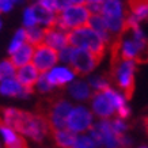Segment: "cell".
<instances>
[{
  "label": "cell",
  "instance_id": "cell-33",
  "mask_svg": "<svg viewBox=\"0 0 148 148\" xmlns=\"http://www.w3.org/2000/svg\"><path fill=\"white\" fill-rule=\"evenodd\" d=\"M102 5H103V1H98V0L86 1V7L88 8L91 15H101V12H102Z\"/></svg>",
  "mask_w": 148,
  "mask_h": 148
},
{
  "label": "cell",
  "instance_id": "cell-39",
  "mask_svg": "<svg viewBox=\"0 0 148 148\" xmlns=\"http://www.w3.org/2000/svg\"><path fill=\"white\" fill-rule=\"evenodd\" d=\"M140 148H148V147H140Z\"/></svg>",
  "mask_w": 148,
  "mask_h": 148
},
{
  "label": "cell",
  "instance_id": "cell-11",
  "mask_svg": "<svg viewBox=\"0 0 148 148\" xmlns=\"http://www.w3.org/2000/svg\"><path fill=\"white\" fill-rule=\"evenodd\" d=\"M91 109L94 112L95 116H98L102 120H108L110 117L114 116L117 112L112 101L105 92H94L91 97Z\"/></svg>",
  "mask_w": 148,
  "mask_h": 148
},
{
  "label": "cell",
  "instance_id": "cell-27",
  "mask_svg": "<svg viewBox=\"0 0 148 148\" xmlns=\"http://www.w3.org/2000/svg\"><path fill=\"white\" fill-rule=\"evenodd\" d=\"M88 84L91 88H94L95 92H105V91L110 88V80L108 76L105 75H95L88 79Z\"/></svg>",
  "mask_w": 148,
  "mask_h": 148
},
{
  "label": "cell",
  "instance_id": "cell-23",
  "mask_svg": "<svg viewBox=\"0 0 148 148\" xmlns=\"http://www.w3.org/2000/svg\"><path fill=\"white\" fill-rule=\"evenodd\" d=\"M0 137H1L3 143H4V147H10V145H12V144L18 143L19 139H21L22 136L19 135L15 129H12V128L0 124Z\"/></svg>",
  "mask_w": 148,
  "mask_h": 148
},
{
  "label": "cell",
  "instance_id": "cell-26",
  "mask_svg": "<svg viewBox=\"0 0 148 148\" xmlns=\"http://www.w3.org/2000/svg\"><path fill=\"white\" fill-rule=\"evenodd\" d=\"M26 36L27 42L33 46H38L44 44V37H45V29L42 27H32V29H26Z\"/></svg>",
  "mask_w": 148,
  "mask_h": 148
},
{
  "label": "cell",
  "instance_id": "cell-34",
  "mask_svg": "<svg viewBox=\"0 0 148 148\" xmlns=\"http://www.w3.org/2000/svg\"><path fill=\"white\" fill-rule=\"evenodd\" d=\"M72 52H73V48H72V46H67L65 49H63V50H60V52H58V58H60L64 64H69L71 63Z\"/></svg>",
  "mask_w": 148,
  "mask_h": 148
},
{
  "label": "cell",
  "instance_id": "cell-28",
  "mask_svg": "<svg viewBox=\"0 0 148 148\" xmlns=\"http://www.w3.org/2000/svg\"><path fill=\"white\" fill-rule=\"evenodd\" d=\"M105 94L108 95L109 99L112 101V103L114 105L116 110L126 106V101H128V99L125 98V95L122 94V92H120V91H117V90H114V88L110 87V88H108V90L105 91Z\"/></svg>",
  "mask_w": 148,
  "mask_h": 148
},
{
  "label": "cell",
  "instance_id": "cell-38",
  "mask_svg": "<svg viewBox=\"0 0 148 148\" xmlns=\"http://www.w3.org/2000/svg\"><path fill=\"white\" fill-rule=\"evenodd\" d=\"M145 61H148V48H147V60Z\"/></svg>",
  "mask_w": 148,
  "mask_h": 148
},
{
  "label": "cell",
  "instance_id": "cell-40",
  "mask_svg": "<svg viewBox=\"0 0 148 148\" xmlns=\"http://www.w3.org/2000/svg\"><path fill=\"white\" fill-rule=\"evenodd\" d=\"M0 148H1V143H0Z\"/></svg>",
  "mask_w": 148,
  "mask_h": 148
},
{
  "label": "cell",
  "instance_id": "cell-20",
  "mask_svg": "<svg viewBox=\"0 0 148 148\" xmlns=\"http://www.w3.org/2000/svg\"><path fill=\"white\" fill-rule=\"evenodd\" d=\"M52 137H53L54 144L58 148H73L77 139V136L69 129L53 130L52 132Z\"/></svg>",
  "mask_w": 148,
  "mask_h": 148
},
{
  "label": "cell",
  "instance_id": "cell-25",
  "mask_svg": "<svg viewBox=\"0 0 148 148\" xmlns=\"http://www.w3.org/2000/svg\"><path fill=\"white\" fill-rule=\"evenodd\" d=\"M16 71H18V68L14 65L10 58L1 60L0 61V82L16 77Z\"/></svg>",
  "mask_w": 148,
  "mask_h": 148
},
{
  "label": "cell",
  "instance_id": "cell-10",
  "mask_svg": "<svg viewBox=\"0 0 148 148\" xmlns=\"http://www.w3.org/2000/svg\"><path fill=\"white\" fill-rule=\"evenodd\" d=\"M30 113L19 110L15 108H0V124L7 125L21 133L23 125L26 124Z\"/></svg>",
  "mask_w": 148,
  "mask_h": 148
},
{
  "label": "cell",
  "instance_id": "cell-22",
  "mask_svg": "<svg viewBox=\"0 0 148 148\" xmlns=\"http://www.w3.org/2000/svg\"><path fill=\"white\" fill-rule=\"evenodd\" d=\"M128 14L137 22L148 19V1H130L128 5Z\"/></svg>",
  "mask_w": 148,
  "mask_h": 148
},
{
  "label": "cell",
  "instance_id": "cell-21",
  "mask_svg": "<svg viewBox=\"0 0 148 148\" xmlns=\"http://www.w3.org/2000/svg\"><path fill=\"white\" fill-rule=\"evenodd\" d=\"M101 15L103 18H125L126 10L121 1L106 0V1H103Z\"/></svg>",
  "mask_w": 148,
  "mask_h": 148
},
{
  "label": "cell",
  "instance_id": "cell-36",
  "mask_svg": "<svg viewBox=\"0 0 148 148\" xmlns=\"http://www.w3.org/2000/svg\"><path fill=\"white\" fill-rule=\"evenodd\" d=\"M4 148H29V147H27V144H26V141H25V139H23V137H21L18 143L12 144V145H10V147H4Z\"/></svg>",
  "mask_w": 148,
  "mask_h": 148
},
{
  "label": "cell",
  "instance_id": "cell-19",
  "mask_svg": "<svg viewBox=\"0 0 148 148\" xmlns=\"http://www.w3.org/2000/svg\"><path fill=\"white\" fill-rule=\"evenodd\" d=\"M87 26L92 29L97 34H98L101 38H102L106 44L109 42H113L112 41V33L109 32L108 26H106V22L105 19L102 18V15H91L90 16V21L87 23Z\"/></svg>",
  "mask_w": 148,
  "mask_h": 148
},
{
  "label": "cell",
  "instance_id": "cell-16",
  "mask_svg": "<svg viewBox=\"0 0 148 148\" xmlns=\"http://www.w3.org/2000/svg\"><path fill=\"white\" fill-rule=\"evenodd\" d=\"M32 7H33V10H34V14H36V18H37L38 25L44 26L45 29L56 26V23H57V14H54V12H52V11H49V10H46L40 1L32 4Z\"/></svg>",
  "mask_w": 148,
  "mask_h": 148
},
{
  "label": "cell",
  "instance_id": "cell-6",
  "mask_svg": "<svg viewBox=\"0 0 148 148\" xmlns=\"http://www.w3.org/2000/svg\"><path fill=\"white\" fill-rule=\"evenodd\" d=\"M90 137L95 141L98 147L105 148H122L121 137L113 132L109 120H101L94 124L92 129L90 130Z\"/></svg>",
  "mask_w": 148,
  "mask_h": 148
},
{
  "label": "cell",
  "instance_id": "cell-15",
  "mask_svg": "<svg viewBox=\"0 0 148 148\" xmlns=\"http://www.w3.org/2000/svg\"><path fill=\"white\" fill-rule=\"evenodd\" d=\"M0 94L4 97H12V98H27L32 94V90L25 88L16 80V77H14V79L0 82Z\"/></svg>",
  "mask_w": 148,
  "mask_h": 148
},
{
  "label": "cell",
  "instance_id": "cell-24",
  "mask_svg": "<svg viewBox=\"0 0 148 148\" xmlns=\"http://www.w3.org/2000/svg\"><path fill=\"white\" fill-rule=\"evenodd\" d=\"M25 44H27V36H26V29L22 27V29H19V30L15 32L12 40H11V42H10V45H8L10 56L14 54L18 49H21Z\"/></svg>",
  "mask_w": 148,
  "mask_h": 148
},
{
  "label": "cell",
  "instance_id": "cell-12",
  "mask_svg": "<svg viewBox=\"0 0 148 148\" xmlns=\"http://www.w3.org/2000/svg\"><path fill=\"white\" fill-rule=\"evenodd\" d=\"M44 44H45L46 46L52 48V49L57 50V52L65 49L67 46H69V42H68V32L58 29L57 26L45 29Z\"/></svg>",
  "mask_w": 148,
  "mask_h": 148
},
{
  "label": "cell",
  "instance_id": "cell-5",
  "mask_svg": "<svg viewBox=\"0 0 148 148\" xmlns=\"http://www.w3.org/2000/svg\"><path fill=\"white\" fill-rule=\"evenodd\" d=\"M72 108L73 106L65 99L56 98L50 99V102H48V108L44 116L48 118L52 130L67 129V121Z\"/></svg>",
  "mask_w": 148,
  "mask_h": 148
},
{
  "label": "cell",
  "instance_id": "cell-29",
  "mask_svg": "<svg viewBox=\"0 0 148 148\" xmlns=\"http://www.w3.org/2000/svg\"><path fill=\"white\" fill-rule=\"evenodd\" d=\"M34 90H36L37 92H40V94H50V92H53L54 87L49 82L46 73H41V76H40V79H38V82H37Z\"/></svg>",
  "mask_w": 148,
  "mask_h": 148
},
{
  "label": "cell",
  "instance_id": "cell-31",
  "mask_svg": "<svg viewBox=\"0 0 148 148\" xmlns=\"http://www.w3.org/2000/svg\"><path fill=\"white\" fill-rule=\"evenodd\" d=\"M110 126H112L113 132H114L117 136H125L126 130H128V125H126V122L124 121L122 118H120V117L110 120Z\"/></svg>",
  "mask_w": 148,
  "mask_h": 148
},
{
  "label": "cell",
  "instance_id": "cell-4",
  "mask_svg": "<svg viewBox=\"0 0 148 148\" xmlns=\"http://www.w3.org/2000/svg\"><path fill=\"white\" fill-rule=\"evenodd\" d=\"M52 132L53 130L50 128L49 121L44 114H41V113L33 114V113H30V117L27 118L26 124L23 125L19 135L29 137L36 143H44L52 135Z\"/></svg>",
  "mask_w": 148,
  "mask_h": 148
},
{
  "label": "cell",
  "instance_id": "cell-7",
  "mask_svg": "<svg viewBox=\"0 0 148 148\" xmlns=\"http://www.w3.org/2000/svg\"><path fill=\"white\" fill-rule=\"evenodd\" d=\"M94 126V116L86 106H73L67 121V129L76 133H84Z\"/></svg>",
  "mask_w": 148,
  "mask_h": 148
},
{
  "label": "cell",
  "instance_id": "cell-2",
  "mask_svg": "<svg viewBox=\"0 0 148 148\" xmlns=\"http://www.w3.org/2000/svg\"><path fill=\"white\" fill-rule=\"evenodd\" d=\"M136 64H137L136 61H128V60H112L110 77L122 91L126 99H129L135 91Z\"/></svg>",
  "mask_w": 148,
  "mask_h": 148
},
{
  "label": "cell",
  "instance_id": "cell-17",
  "mask_svg": "<svg viewBox=\"0 0 148 148\" xmlns=\"http://www.w3.org/2000/svg\"><path fill=\"white\" fill-rule=\"evenodd\" d=\"M34 50H36V46L30 45L29 42L25 44V45L18 49L14 54L10 56V60L12 61V64L16 68H22L27 64H32L33 61V56H34Z\"/></svg>",
  "mask_w": 148,
  "mask_h": 148
},
{
  "label": "cell",
  "instance_id": "cell-1",
  "mask_svg": "<svg viewBox=\"0 0 148 148\" xmlns=\"http://www.w3.org/2000/svg\"><path fill=\"white\" fill-rule=\"evenodd\" d=\"M68 42H69V46L75 48V49H86L91 52L99 60L103 58L106 48H108V44L88 26L69 32L68 33Z\"/></svg>",
  "mask_w": 148,
  "mask_h": 148
},
{
  "label": "cell",
  "instance_id": "cell-8",
  "mask_svg": "<svg viewBox=\"0 0 148 148\" xmlns=\"http://www.w3.org/2000/svg\"><path fill=\"white\" fill-rule=\"evenodd\" d=\"M99 61L101 60L88 50L75 49L73 48L69 65L72 67V69L75 71L76 75H88L90 72H92L95 69V67L98 65Z\"/></svg>",
  "mask_w": 148,
  "mask_h": 148
},
{
  "label": "cell",
  "instance_id": "cell-14",
  "mask_svg": "<svg viewBox=\"0 0 148 148\" xmlns=\"http://www.w3.org/2000/svg\"><path fill=\"white\" fill-rule=\"evenodd\" d=\"M40 76H41L40 71H38L33 64H27V65H25V67H22V68H18V71H16V80H18L25 88L32 90V91H33V88L36 87Z\"/></svg>",
  "mask_w": 148,
  "mask_h": 148
},
{
  "label": "cell",
  "instance_id": "cell-32",
  "mask_svg": "<svg viewBox=\"0 0 148 148\" xmlns=\"http://www.w3.org/2000/svg\"><path fill=\"white\" fill-rule=\"evenodd\" d=\"M73 148H98V145L95 144V141L91 139L90 136L82 135V136H77L76 143H75Z\"/></svg>",
  "mask_w": 148,
  "mask_h": 148
},
{
  "label": "cell",
  "instance_id": "cell-3",
  "mask_svg": "<svg viewBox=\"0 0 148 148\" xmlns=\"http://www.w3.org/2000/svg\"><path fill=\"white\" fill-rule=\"evenodd\" d=\"M91 14L86 7V1H76L75 4L69 5L57 15L56 26L65 32H72L80 27L87 26Z\"/></svg>",
  "mask_w": 148,
  "mask_h": 148
},
{
  "label": "cell",
  "instance_id": "cell-37",
  "mask_svg": "<svg viewBox=\"0 0 148 148\" xmlns=\"http://www.w3.org/2000/svg\"><path fill=\"white\" fill-rule=\"evenodd\" d=\"M1 26H3V22H1V19H0V29H1Z\"/></svg>",
  "mask_w": 148,
  "mask_h": 148
},
{
  "label": "cell",
  "instance_id": "cell-35",
  "mask_svg": "<svg viewBox=\"0 0 148 148\" xmlns=\"http://www.w3.org/2000/svg\"><path fill=\"white\" fill-rule=\"evenodd\" d=\"M14 5H15V1H11V0H0V14L10 12L14 8Z\"/></svg>",
  "mask_w": 148,
  "mask_h": 148
},
{
  "label": "cell",
  "instance_id": "cell-18",
  "mask_svg": "<svg viewBox=\"0 0 148 148\" xmlns=\"http://www.w3.org/2000/svg\"><path fill=\"white\" fill-rule=\"evenodd\" d=\"M68 92L75 101H80V102L91 99V97H92V91H91L90 84H88V82L84 80L72 82L69 87H68Z\"/></svg>",
  "mask_w": 148,
  "mask_h": 148
},
{
  "label": "cell",
  "instance_id": "cell-9",
  "mask_svg": "<svg viewBox=\"0 0 148 148\" xmlns=\"http://www.w3.org/2000/svg\"><path fill=\"white\" fill-rule=\"evenodd\" d=\"M58 60L60 58H58L57 50H54L49 46H46L45 44H42V45L36 46L32 64L40 71V73H48L56 67Z\"/></svg>",
  "mask_w": 148,
  "mask_h": 148
},
{
  "label": "cell",
  "instance_id": "cell-30",
  "mask_svg": "<svg viewBox=\"0 0 148 148\" xmlns=\"http://www.w3.org/2000/svg\"><path fill=\"white\" fill-rule=\"evenodd\" d=\"M23 26H25V29H32V27L38 26L36 14H34V10H33L32 5L26 7L23 11Z\"/></svg>",
  "mask_w": 148,
  "mask_h": 148
},
{
  "label": "cell",
  "instance_id": "cell-13",
  "mask_svg": "<svg viewBox=\"0 0 148 148\" xmlns=\"http://www.w3.org/2000/svg\"><path fill=\"white\" fill-rule=\"evenodd\" d=\"M46 76L52 83V86L56 88V87H63L65 84H71L75 80L76 73L72 68L63 65V67H54L52 71L46 73Z\"/></svg>",
  "mask_w": 148,
  "mask_h": 148
}]
</instances>
